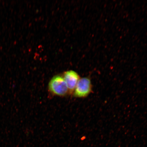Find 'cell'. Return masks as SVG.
Segmentation results:
<instances>
[{"instance_id": "1", "label": "cell", "mask_w": 147, "mask_h": 147, "mask_svg": "<svg viewBox=\"0 0 147 147\" xmlns=\"http://www.w3.org/2000/svg\"><path fill=\"white\" fill-rule=\"evenodd\" d=\"M49 91L55 96L64 97L69 93L68 89L63 76L55 75L51 79L48 85Z\"/></svg>"}, {"instance_id": "2", "label": "cell", "mask_w": 147, "mask_h": 147, "mask_svg": "<svg viewBox=\"0 0 147 147\" xmlns=\"http://www.w3.org/2000/svg\"><path fill=\"white\" fill-rule=\"evenodd\" d=\"M92 92V86L90 78L89 77L80 78L73 92V96L76 98H85Z\"/></svg>"}, {"instance_id": "3", "label": "cell", "mask_w": 147, "mask_h": 147, "mask_svg": "<svg viewBox=\"0 0 147 147\" xmlns=\"http://www.w3.org/2000/svg\"><path fill=\"white\" fill-rule=\"evenodd\" d=\"M63 77L67 84L69 93L71 94L74 91L77 84L80 78V75L74 71L69 70L64 72Z\"/></svg>"}]
</instances>
